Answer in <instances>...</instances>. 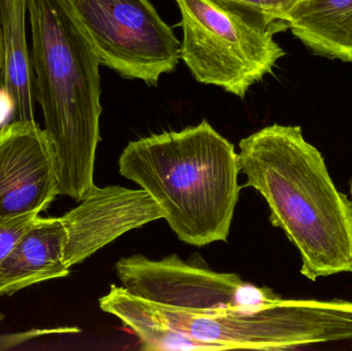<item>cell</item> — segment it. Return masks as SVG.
Instances as JSON below:
<instances>
[{
    "label": "cell",
    "instance_id": "obj_1",
    "mask_svg": "<svg viewBox=\"0 0 352 351\" xmlns=\"http://www.w3.org/2000/svg\"><path fill=\"white\" fill-rule=\"evenodd\" d=\"M244 187L263 196L271 224L301 256L311 282L352 273V200L333 181L322 152L299 126L274 124L239 142Z\"/></svg>",
    "mask_w": 352,
    "mask_h": 351
},
{
    "label": "cell",
    "instance_id": "obj_2",
    "mask_svg": "<svg viewBox=\"0 0 352 351\" xmlns=\"http://www.w3.org/2000/svg\"><path fill=\"white\" fill-rule=\"evenodd\" d=\"M35 99L57 157L59 195L94 187L100 141V60L67 0H29Z\"/></svg>",
    "mask_w": 352,
    "mask_h": 351
},
{
    "label": "cell",
    "instance_id": "obj_3",
    "mask_svg": "<svg viewBox=\"0 0 352 351\" xmlns=\"http://www.w3.org/2000/svg\"><path fill=\"white\" fill-rule=\"evenodd\" d=\"M119 171L156 201L182 242L227 241L241 191L239 157L208 122L129 142Z\"/></svg>",
    "mask_w": 352,
    "mask_h": 351
},
{
    "label": "cell",
    "instance_id": "obj_4",
    "mask_svg": "<svg viewBox=\"0 0 352 351\" xmlns=\"http://www.w3.org/2000/svg\"><path fill=\"white\" fill-rule=\"evenodd\" d=\"M180 59L197 82L244 98L285 56L274 34L287 23L226 0H175Z\"/></svg>",
    "mask_w": 352,
    "mask_h": 351
},
{
    "label": "cell",
    "instance_id": "obj_5",
    "mask_svg": "<svg viewBox=\"0 0 352 351\" xmlns=\"http://www.w3.org/2000/svg\"><path fill=\"white\" fill-rule=\"evenodd\" d=\"M138 300L168 329L223 350H295L352 340V301L283 300L254 313H203Z\"/></svg>",
    "mask_w": 352,
    "mask_h": 351
},
{
    "label": "cell",
    "instance_id": "obj_6",
    "mask_svg": "<svg viewBox=\"0 0 352 351\" xmlns=\"http://www.w3.org/2000/svg\"><path fill=\"white\" fill-rule=\"evenodd\" d=\"M100 63L157 86L175 69L182 43L150 0H67Z\"/></svg>",
    "mask_w": 352,
    "mask_h": 351
},
{
    "label": "cell",
    "instance_id": "obj_7",
    "mask_svg": "<svg viewBox=\"0 0 352 351\" xmlns=\"http://www.w3.org/2000/svg\"><path fill=\"white\" fill-rule=\"evenodd\" d=\"M115 269L130 294L186 310L254 313L285 300L268 286L248 284L238 274L194 265L177 255L151 260L138 253L120 259Z\"/></svg>",
    "mask_w": 352,
    "mask_h": 351
},
{
    "label": "cell",
    "instance_id": "obj_8",
    "mask_svg": "<svg viewBox=\"0 0 352 351\" xmlns=\"http://www.w3.org/2000/svg\"><path fill=\"white\" fill-rule=\"evenodd\" d=\"M59 195L57 157L35 120L0 129V222L37 214Z\"/></svg>",
    "mask_w": 352,
    "mask_h": 351
},
{
    "label": "cell",
    "instance_id": "obj_9",
    "mask_svg": "<svg viewBox=\"0 0 352 351\" xmlns=\"http://www.w3.org/2000/svg\"><path fill=\"white\" fill-rule=\"evenodd\" d=\"M162 218L160 206L144 190L94 185L61 218L66 230L64 261L72 268L125 233Z\"/></svg>",
    "mask_w": 352,
    "mask_h": 351
},
{
    "label": "cell",
    "instance_id": "obj_10",
    "mask_svg": "<svg viewBox=\"0 0 352 351\" xmlns=\"http://www.w3.org/2000/svg\"><path fill=\"white\" fill-rule=\"evenodd\" d=\"M66 230L61 218H38L0 261V296L69 275L64 261Z\"/></svg>",
    "mask_w": 352,
    "mask_h": 351
},
{
    "label": "cell",
    "instance_id": "obj_11",
    "mask_svg": "<svg viewBox=\"0 0 352 351\" xmlns=\"http://www.w3.org/2000/svg\"><path fill=\"white\" fill-rule=\"evenodd\" d=\"M285 22L312 53L352 63V0H299Z\"/></svg>",
    "mask_w": 352,
    "mask_h": 351
},
{
    "label": "cell",
    "instance_id": "obj_12",
    "mask_svg": "<svg viewBox=\"0 0 352 351\" xmlns=\"http://www.w3.org/2000/svg\"><path fill=\"white\" fill-rule=\"evenodd\" d=\"M29 0H0V24L4 47L1 86L14 97L16 120H34V76L27 45Z\"/></svg>",
    "mask_w": 352,
    "mask_h": 351
},
{
    "label": "cell",
    "instance_id": "obj_13",
    "mask_svg": "<svg viewBox=\"0 0 352 351\" xmlns=\"http://www.w3.org/2000/svg\"><path fill=\"white\" fill-rule=\"evenodd\" d=\"M99 307L103 313L118 317L130 328L142 341V350H223L221 346L194 339L165 327L142 306L138 297L122 286L111 284L107 295L99 299Z\"/></svg>",
    "mask_w": 352,
    "mask_h": 351
},
{
    "label": "cell",
    "instance_id": "obj_14",
    "mask_svg": "<svg viewBox=\"0 0 352 351\" xmlns=\"http://www.w3.org/2000/svg\"><path fill=\"white\" fill-rule=\"evenodd\" d=\"M38 216L37 214H31L0 222V261L12 251L16 241L34 224Z\"/></svg>",
    "mask_w": 352,
    "mask_h": 351
},
{
    "label": "cell",
    "instance_id": "obj_15",
    "mask_svg": "<svg viewBox=\"0 0 352 351\" xmlns=\"http://www.w3.org/2000/svg\"><path fill=\"white\" fill-rule=\"evenodd\" d=\"M226 1L239 4L244 8H250L271 16L275 20L287 23L285 20L287 14L295 8L299 0H226Z\"/></svg>",
    "mask_w": 352,
    "mask_h": 351
},
{
    "label": "cell",
    "instance_id": "obj_16",
    "mask_svg": "<svg viewBox=\"0 0 352 351\" xmlns=\"http://www.w3.org/2000/svg\"><path fill=\"white\" fill-rule=\"evenodd\" d=\"M14 111L16 103L14 97L4 87H0V129L14 117Z\"/></svg>",
    "mask_w": 352,
    "mask_h": 351
},
{
    "label": "cell",
    "instance_id": "obj_17",
    "mask_svg": "<svg viewBox=\"0 0 352 351\" xmlns=\"http://www.w3.org/2000/svg\"><path fill=\"white\" fill-rule=\"evenodd\" d=\"M4 66V47L3 37H2L1 24H0V71L3 69Z\"/></svg>",
    "mask_w": 352,
    "mask_h": 351
},
{
    "label": "cell",
    "instance_id": "obj_18",
    "mask_svg": "<svg viewBox=\"0 0 352 351\" xmlns=\"http://www.w3.org/2000/svg\"><path fill=\"white\" fill-rule=\"evenodd\" d=\"M349 197H351L352 200V177L351 181H349Z\"/></svg>",
    "mask_w": 352,
    "mask_h": 351
},
{
    "label": "cell",
    "instance_id": "obj_19",
    "mask_svg": "<svg viewBox=\"0 0 352 351\" xmlns=\"http://www.w3.org/2000/svg\"><path fill=\"white\" fill-rule=\"evenodd\" d=\"M4 315L2 313H0V321H3Z\"/></svg>",
    "mask_w": 352,
    "mask_h": 351
}]
</instances>
